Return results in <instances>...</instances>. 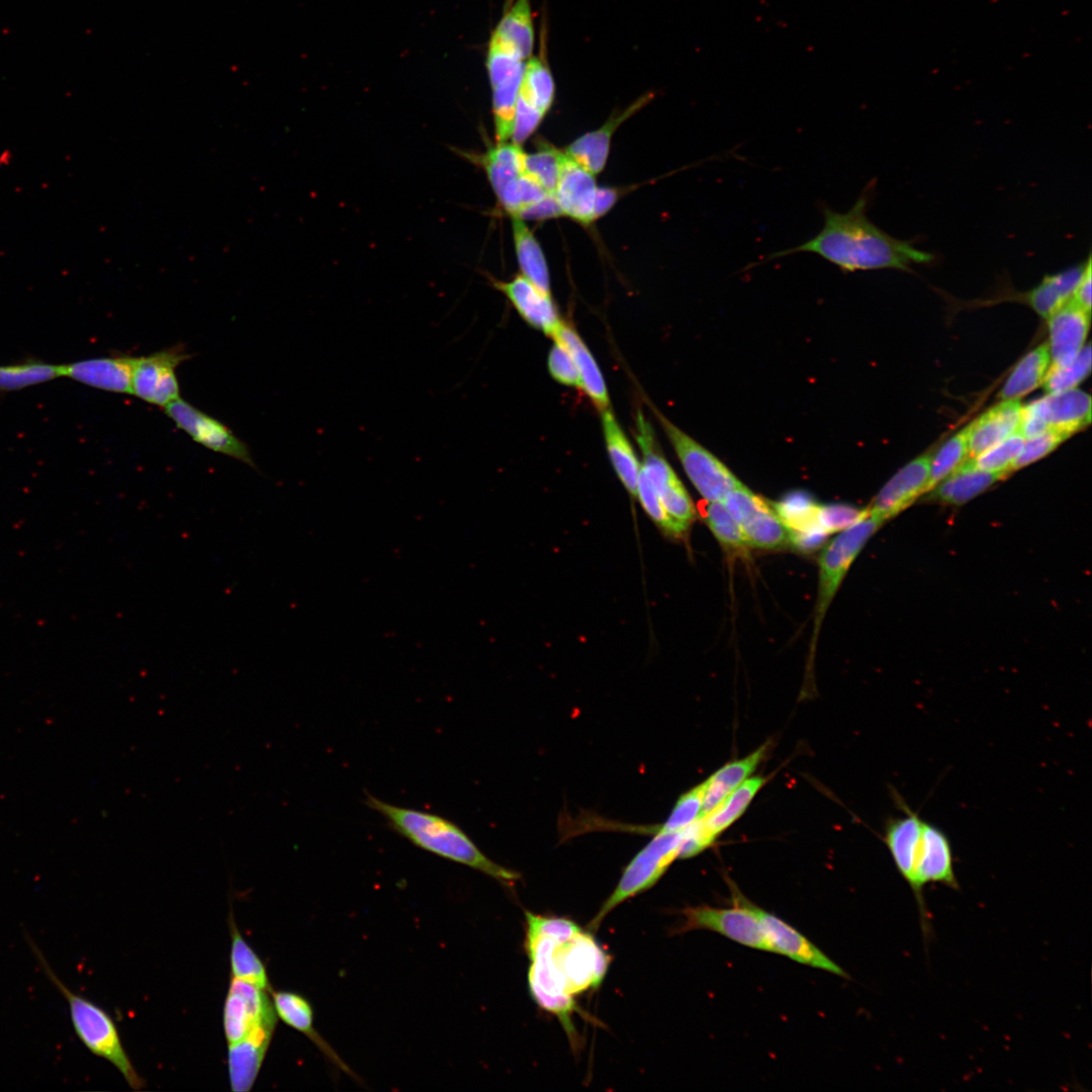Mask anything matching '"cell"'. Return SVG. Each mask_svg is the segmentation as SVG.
Masks as SVG:
<instances>
[{
  "instance_id": "30bf717a",
  "label": "cell",
  "mask_w": 1092,
  "mask_h": 1092,
  "mask_svg": "<svg viewBox=\"0 0 1092 1092\" xmlns=\"http://www.w3.org/2000/svg\"><path fill=\"white\" fill-rule=\"evenodd\" d=\"M481 167L503 209L511 216L524 210L525 156L514 143H496L479 154L460 152Z\"/></svg>"
},
{
  "instance_id": "d4e9b609",
  "label": "cell",
  "mask_w": 1092,
  "mask_h": 1092,
  "mask_svg": "<svg viewBox=\"0 0 1092 1092\" xmlns=\"http://www.w3.org/2000/svg\"><path fill=\"white\" fill-rule=\"evenodd\" d=\"M274 1030V1025L259 1026L241 1040L229 1043L228 1068L232 1091L248 1092L252 1089Z\"/></svg>"
},
{
  "instance_id": "f546056e",
  "label": "cell",
  "mask_w": 1092,
  "mask_h": 1092,
  "mask_svg": "<svg viewBox=\"0 0 1092 1092\" xmlns=\"http://www.w3.org/2000/svg\"><path fill=\"white\" fill-rule=\"evenodd\" d=\"M270 995L277 1017L306 1035L335 1065L345 1072H350L313 1027V1011L306 998L290 991L271 990Z\"/></svg>"
},
{
  "instance_id": "8d00e7d4",
  "label": "cell",
  "mask_w": 1092,
  "mask_h": 1092,
  "mask_svg": "<svg viewBox=\"0 0 1092 1092\" xmlns=\"http://www.w3.org/2000/svg\"><path fill=\"white\" fill-rule=\"evenodd\" d=\"M493 31L514 43L525 58L529 59L533 53L535 39L530 0L512 2Z\"/></svg>"
},
{
  "instance_id": "f907efd6",
  "label": "cell",
  "mask_w": 1092,
  "mask_h": 1092,
  "mask_svg": "<svg viewBox=\"0 0 1092 1092\" xmlns=\"http://www.w3.org/2000/svg\"><path fill=\"white\" fill-rule=\"evenodd\" d=\"M1091 254L1087 256V262L1083 274L1074 290L1072 300L1082 309L1091 313Z\"/></svg>"
},
{
  "instance_id": "c3c4849f",
  "label": "cell",
  "mask_w": 1092,
  "mask_h": 1092,
  "mask_svg": "<svg viewBox=\"0 0 1092 1092\" xmlns=\"http://www.w3.org/2000/svg\"><path fill=\"white\" fill-rule=\"evenodd\" d=\"M547 364L549 373L557 382L567 386H580L575 362L568 349L559 341L554 340Z\"/></svg>"
},
{
  "instance_id": "ba28073f",
  "label": "cell",
  "mask_w": 1092,
  "mask_h": 1092,
  "mask_svg": "<svg viewBox=\"0 0 1092 1092\" xmlns=\"http://www.w3.org/2000/svg\"><path fill=\"white\" fill-rule=\"evenodd\" d=\"M685 472L699 493L708 502H723L742 484L713 453L654 410Z\"/></svg>"
},
{
  "instance_id": "bcb514c9",
  "label": "cell",
  "mask_w": 1092,
  "mask_h": 1092,
  "mask_svg": "<svg viewBox=\"0 0 1092 1092\" xmlns=\"http://www.w3.org/2000/svg\"><path fill=\"white\" fill-rule=\"evenodd\" d=\"M1068 438L1070 436L1065 433L1046 430L1034 437L1025 439L1022 449L1011 465V471L1020 469L1046 456Z\"/></svg>"
},
{
  "instance_id": "e575fe53",
  "label": "cell",
  "mask_w": 1092,
  "mask_h": 1092,
  "mask_svg": "<svg viewBox=\"0 0 1092 1092\" xmlns=\"http://www.w3.org/2000/svg\"><path fill=\"white\" fill-rule=\"evenodd\" d=\"M765 781L764 778L759 776L748 778L712 811L700 816L707 830L715 839L745 812Z\"/></svg>"
},
{
  "instance_id": "52a82bcc",
  "label": "cell",
  "mask_w": 1092,
  "mask_h": 1092,
  "mask_svg": "<svg viewBox=\"0 0 1092 1092\" xmlns=\"http://www.w3.org/2000/svg\"><path fill=\"white\" fill-rule=\"evenodd\" d=\"M679 842L680 831L656 832L653 839L627 864L617 887L589 922L588 928L596 930L619 904L653 887L671 862L678 858Z\"/></svg>"
},
{
  "instance_id": "7dc6e473",
  "label": "cell",
  "mask_w": 1092,
  "mask_h": 1092,
  "mask_svg": "<svg viewBox=\"0 0 1092 1092\" xmlns=\"http://www.w3.org/2000/svg\"><path fill=\"white\" fill-rule=\"evenodd\" d=\"M867 515V509L858 510L843 504L819 505L817 514L819 526L827 535L848 528Z\"/></svg>"
},
{
  "instance_id": "d590c367",
  "label": "cell",
  "mask_w": 1092,
  "mask_h": 1092,
  "mask_svg": "<svg viewBox=\"0 0 1092 1092\" xmlns=\"http://www.w3.org/2000/svg\"><path fill=\"white\" fill-rule=\"evenodd\" d=\"M231 933V973L232 978L253 984L263 990L271 991L266 967L253 947L240 932L233 913L229 919Z\"/></svg>"
},
{
  "instance_id": "4316f807",
  "label": "cell",
  "mask_w": 1092,
  "mask_h": 1092,
  "mask_svg": "<svg viewBox=\"0 0 1092 1092\" xmlns=\"http://www.w3.org/2000/svg\"><path fill=\"white\" fill-rule=\"evenodd\" d=\"M570 352L579 375L580 386L594 405L601 412L609 408L610 399L603 374L586 345L578 334L561 322L551 336Z\"/></svg>"
},
{
  "instance_id": "5bb4252c",
  "label": "cell",
  "mask_w": 1092,
  "mask_h": 1092,
  "mask_svg": "<svg viewBox=\"0 0 1092 1092\" xmlns=\"http://www.w3.org/2000/svg\"><path fill=\"white\" fill-rule=\"evenodd\" d=\"M165 414L195 442L223 455L255 466L248 446L216 419L178 398L166 406Z\"/></svg>"
},
{
  "instance_id": "f1b7e54d",
  "label": "cell",
  "mask_w": 1092,
  "mask_h": 1092,
  "mask_svg": "<svg viewBox=\"0 0 1092 1092\" xmlns=\"http://www.w3.org/2000/svg\"><path fill=\"white\" fill-rule=\"evenodd\" d=\"M1086 262L1087 258L1061 272L1045 275L1035 287L1024 293V300L1035 312L1049 318L1072 298Z\"/></svg>"
},
{
  "instance_id": "60d3db41",
  "label": "cell",
  "mask_w": 1092,
  "mask_h": 1092,
  "mask_svg": "<svg viewBox=\"0 0 1092 1092\" xmlns=\"http://www.w3.org/2000/svg\"><path fill=\"white\" fill-rule=\"evenodd\" d=\"M565 160L564 151L541 143L535 152L526 154L525 172L533 177L547 193L553 194Z\"/></svg>"
},
{
  "instance_id": "4dcf8cb0",
  "label": "cell",
  "mask_w": 1092,
  "mask_h": 1092,
  "mask_svg": "<svg viewBox=\"0 0 1092 1092\" xmlns=\"http://www.w3.org/2000/svg\"><path fill=\"white\" fill-rule=\"evenodd\" d=\"M767 748V743L762 744L747 756L726 763L705 781L703 806L700 816H704L712 811L733 790L747 780L755 770L759 762L764 758Z\"/></svg>"
},
{
  "instance_id": "7c38bea8",
  "label": "cell",
  "mask_w": 1092,
  "mask_h": 1092,
  "mask_svg": "<svg viewBox=\"0 0 1092 1092\" xmlns=\"http://www.w3.org/2000/svg\"><path fill=\"white\" fill-rule=\"evenodd\" d=\"M189 357L179 346L134 357L130 393L148 403L163 407L178 399L180 386L176 369Z\"/></svg>"
},
{
  "instance_id": "7402d4cb",
  "label": "cell",
  "mask_w": 1092,
  "mask_h": 1092,
  "mask_svg": "<svg viewBox=\"0 0 1092 1092\" xmlns=\"http://www.w3.org/2000/svg\"><path fill=\"white\" fill-rule=\"evenodd\" d=\"M653 95L646 93L630 104L623 111L612 114L598 129L588 131L574 140L564 151L566 156L594 175L602 172L606 166L610 145L616 129L635 112L645 106Z\"/></svg>"
},
{
  "instance_id": "9c48e42d",
  "label": "cell",
  "mask_w": 1092,
  "mask_h": 1092,
  "mask_svg": "<svg viewBox=\"0 0 1092 1092\" xmlns=\"http://www.w3.org/2000/svg\"><path fill=\"white\" fill-rule=\"evenodd\" d=\"M931 883L941 884L952 890L960 889L952 846L947 834L923 819L914 877L909 888L916 901L924 938L931 932L930 914L924 896L925 887Z\"/></svg>"
},
{
  "instance_id": "1f68e13d",
  "label": "cell",
  "mask_w": 1092,
  "mask_h": 1092,
  "mask_svg": "<svg viewBox=\"0 0 1092 1092\" xmlns=\"http://www.w3.org/2000/svg\"><path fill=\"white\" fill-rule=\"evenodd\" d=\"M602 413V427L611 463L628 492L636 497L641 464L610 408Z\"/></svg>"
},
{
  "instance_id": "836d02e7",
  "label": "cell",
  "mask_w": 1092,
  "mask_h": 1092,
  "mask_svg": "<svg viewBox=\"0 0 1092 1092\" xmlns=\"http://www.w3.org/2000/svg\"><path fill=\"white\" fill-rule=\"evenodd\" d=\"M1051 365L1048 343L1026 354L1005 381L998 396L1002 400L1019 399L1042 384Z\"/></svg>"
},
{
  "instance_id": "3957f363",
  "label": "cell",
  "mask_w": 1092,
  "mask_h": 1092,
  "mask_svg": "<svg viewBox=\"0 0 1092 1092\" xmlns=\"http://www.w3.org/2000/svg\"><path fill=\"white\" fill-rule=\"evenodd\" d=\"M365 796V805L415 846L469 867L503 884L511 885L520 878L518 872L488 858L454 821L430 811L387 803L368 793Z\"/></svg>"
},
{
  "instance_id": "44dd1931",
  "label": "cell",
  "mask_w": 1092,
  "mask_h": 1092,
  "mask_svg": "<svg viewBox=\"0 0 1092 1092\" xmlns=\"http://www.w3.org/2000/svg\"><path fill=\"white\" fill-rule=\"evenodd\" d=\"M492 286L500 291L530 326L552 336L561 324L551 295L545 294L525 277L517 275L510 281L490 278Z\"/></svg>"
},
{
  "instance_id": "2e32d148",
  "label": "cell",
  "mask_w": 1092,
  "mask_h": 1092,
  "mask_svg": "<svg viewBox=\"0 0 1092 1092\" xmlns=\"http://www.w3.org/2000/svg\"><path fill=\"white\" fill-rule=\"evenodd\" d=\"M932 455L918 456L893 475L867 508L869 514L885 522L926 493Z\"/></svg>"
},
{
  "instance_id": "484cf974",
  "label": "cell",
  "mask_w": 1092,
  "mask_h": 1092,
  "mask_svg": "<svg viewBox=\"0 0 1092 1092\" xmlns=\"http://www.w3.org/2000/svg\"><path fill=\"white\" fill-rule=\"evenodd\" d=\"M1022 405L1002 400L970 423L968 458H974L1018 430Z\"/></svg>"
},
{
  "instance_id": "ffe728a7",
  "label": "cell",
  "mask_w": 1092,
  "mask_h": 1092,
  "mask_svg": "<svg viewBox=\"0 0 1092 1092\" xmlns=\"http://www.w3.org/2000/svg\"><path fill=\"white\" fill-rule=\"evenodd\" d=\"M595 175L566 156L553 192L562 215L588 225L594 220L597 194Z\"/></svg>"
},
{
  "instance_id": "74e56055",
  "label": "cell",
  "mask_w": 1092,
  "mask_h": 1092,
  "mask_svg": "<svg viewBox=\"0 0 1092 1092\" xmlns=\"http://www.w3.org/2000/svg\"><path fill=\"white\" fill-rule=\"evenodd\" d=\"M969 433L970 425L950 437L932 455L926 492L952 473L968 458Z\"/></svg>"
},
{
  "instance_id": "d6986e66",
  "label": "cell",
  "mask_w": 1092,
  "mask_h": 1092,
  "mask_svg": "<svg viewBox=\"0 0 1092 1092\" xmlns=\"http://www.w3.org/2000/svg\"><path fill=\"white\" fill-rule=\"evenodd\" d=\"M893 795L894 801L903 811L904 816L891 817L887 820L884 842L898 873L910 887L918 856L923 819L897 792H893Z\"/></svg>"
},
{
  "instance_id": "f5cc1de1",
  "label": "cell",
  "mask_w": 1092,
  "mask_h": 1092,
  "mask_svg": "<svg viewBox=\"0 0 1092 1092\" xmlns=\"http://www.w3.org/2000/svg\"><path fill=\"white\" fill-rule=\"evenodd\" d=\"M621 191L615 187H598L595 203L596 219L605 215L615 205Z\"/></svg>"
},
{
  "instance_id": "277c9868",
  "label": "cell",
  "mask_w": 1092,
  "mask_h": 1092,
  "mask_svg": "<svg viewBox=\"0 0 1092 1092\" xmlns=\"http://www.w3.org/2000/svg\"><path fill=\"white\" fill-rule=\"evenodd\" d=\"M28 942L41 970L66 999L74 1031L84 1046L113 1065L131 1089L140 1090L145 1087V1081L135 1071L116 1024L108 1012L70 990L55 974L37 945L31 939H28Z\"/></svg>"
},
{
  "instance_id": "4fadbf2b",
  "label": "cell",
  "mask_w": 1092,
  "mask_h": 1092,
  "mask_svg": "<svg viewBox=\"0 0 1092 1092\" xmlns=\"http://www.w3.org/2000/svg\"><path fill=\"white\" fill-rule=\"evenodd\" d=\"M277 1023V1014L269 991L232 978L222 1013L228 1043L244 1038L253 1029Z\"/></svg>"
},
{
  "instance_id": "f35d334b",
  "label": "cell",
  "mask_w": 1092,
  "mask_h": 1092,
  "mask_svg": "<svg viewBox=\"0 0 1092 1092\" xmlns=\"http://www.w3.org/2000/svg\"><path fill=\"white\" fill-rule=\"evenodd\" d=\"M63 377L61 365L29 361L0 366V390L14 391Z\"/></svg>"
},
{
  "instance_id": "ac0fdd59",
  "label": "cell",
  "mask_w": 1092,
  "mask_h": 1092,
  "mask_svg": "<svg viewBox=\"0 0 1092 1092\" xmlns=\"http://www.w3.org/2000/svg\"><path fill=\"white\" fill-rule=\"evenodd\" d=\"M544 49L526 62L518 92L515 120L527 128L540 125L555 98V83Z\"/></svg>"
},
{
  "instance_id": "681fc988",
  "label": "cell",
  "mask_w": 1092,
  "mask_h": 1092,
  "mask_svg": "<svg viewBox=\"0 0 1092 1092\" xmlns=\"http://www.w3.org/2000/svg\"><path fill=\"white\" fill-rule=\"evenodd\" d=\"M715 838L707 830L702 817L680 831L678 858L693 857L710 847Z\"/></svg>"
},
{
  "instance_id": "5b68a950",
  "label": "cell",
  "mask_w": 1092,
  "mask_h": 1092,
  "mask_svg": "<svg viewBox=\"0 0 1092 1092\" xmlns=\"http://www.w3.org/2000/svg\"><path fill=\"white\" fill-rule=\"evenodd\" d=\"M731 894L732 905L728 907L702 905L682 909L681 924L675 932L709 930L741 945L769 951L758 915V906L746 899L734 886Z\"/></svg>"
},
{
  "instance_id": "816d5d0a",
  "label": "cell",
  "mask_w": 1092,
  "mask_h": 1092,
  "mask_svg": "<svg viewBox=\"0 0 1092 1092\" xmlns=\"http://www.w3.org/2000/svg\"><path fill=\"white\" fill-rule=\"evenodd\" d=\"M562 213L553 195H548L540 202L526 209L519 216L522 219H548L561 216Z\"/></svg>"
},
{
  "instance_id": "603a6c76",
  "label": "cell",
  "mask_w": 1092,
  "mask_h": 1092,
  "mask_svg": "<svg viewBox=\"0 0 1092 1092\" xmlns=\"http://www.w3.org/2000/svg\"><path fill=\"white\" fill-rule=\"evenodd\" d=\"M133 361L128 355L80 360L62 364V376L97 389L130 393Z\"/></svg>"
},
{
  "instance_id": "e0dca14e",
  "label": "cell",
  "mask_w": 1092,
  "mask_h": 1092,
  "mask_svg": "<svg viewBox=\"0 0 1092 1092\" xmlns=\"http://www.w3.org/2000/svg\"><path fill=\"white\" fill-rule=\"evenodd\" d=\"M1022 412L1035 420L1043 431L1055 430L1070 437L1091 422V398L1086 392L1073 388L1049 393L1025 406Z\"/></svg>"
},
{
  "instance_id": "8992f818",
  "label": "cell",
  "mask_w": 1092,
  "mask_h": 1092,
  "mask_svg": "<svg viewBox=\"0 0 1092 1092\" xmlns=\"http://www.w3.org/2000/svg\"><path fill=\"white\" fill-rule=\"evenodd\" d=\"M883 524L882 520L868 512L867 516L840 531L823 548L819 556L818 594L811 648H814L824 615L849 566Z\"/></svg>"
},
{
  "instance_id": "9a60e30c",
  "label": "cell",
  "mask_w": 1092,
  "mask_h": 1092,
  "mask_svg": "<svg viewBox=\"0 0 1092 1092\" xmlns=\"http://www.w3.org/2000/svg\"><path fill=\"white\" fill-rule=\"evenodd\" d=\"M762 930L770 952L833 975L848 978L845 971L809 938L780 917L758 907Z\"/></svg>"
},
{
  "instance_id": "ab89813d",
  "label": "cell",
  "mask_w": 1092,
  "mask_h": 1092,
  "mask_svg": "<svg viewBox=\"0 0 1092 1092\" xmlns=\"http://www.w3.org/2000/svg\"><path fill=\"white\" fill-rule=\"evenodd\" d=\"M704 520L720 544L730 553L743 554L749 547L740 527L723 502L709 503Z\"/></svg>"
},
{
  "instance_id": "d6a6232c",
  "label": "cell",
  "mask_w": 1092,
  "mask_h": 1092,
  "mask_svg": "<svg viewBox=\"0 0 1092 1092\" xmlns=\"http://www.w3.org/2000/svg\"><path fill=\"white\" fill-rule=\"evenodd\" d=\"M514 245L523 277L545 294H550L549 271L539 242L521 217H511Z\"/></svg>"
},
{
  "instance_id": "7a4b0ae2",
  "label": "cell",
  "mask_w": 1092,
  "mask_h": 1092,
  "mask_svg": "<svg viewBox=\"0 0 1092 1092\" xmlns=\"http://www.w3.org/2000/svg\"><path fill=\"white\" fill-rule=\"evenodd\" d=\"M872 186H867L854 204L838 212L821 206L822 229L796 247L774 252L764 261L796 253H813L844 272L894 269L911 271L915 264H928L933 255L884 232L868 216Z\"/></svg>"
},
{
  "instance_id": "8fae6325",
  "label": "cell",
  "mask_w": 1092,
  "mask_h": 1092,
  "mask_svg": "<svg viewBox=\"0 0 1092 1092\" xmlns=\"http://www.w3.org/2000/svg\"><path fill=\"white\" fill-rule=\"evenodd\" d=\"M723 503L740 527L749 547L778 550L790 546V532L771 503L743 483L731 490Z\"/></svg>"
},
{
  "instance_id": "6da1fadb",
  "label": "cell",
  "mask_w": 1092,
  "mask_h": 1092,
  "mask_svg": "<svg viewBox=\"0 0 1092 1092\" xmlns=\"http://www.w3.org/2000/svg\"><path fill=\"white\" fill-rule=\"evenodd\" d=\"M525 949L531 962L528 982L535 1002L556 1015L575 1045L574 996L597 988L606 976L609 957L589 932L560 917L525 913Z\"/></svg>"
},
{
  "instance_id": "f6af8a7d",
  "label": "cell",
  "mask_w": 1092,
  "mask_h": 1092,
  "mask_svg": "<svg viewBox=\"0 0 1092 1092\" xmlns=\"http://www.w3.org/2000/svg\"><path fill=\"white\" fill-rule=\"evenodd\" d=\"M705 784L702 783L684 793L676 801L666 821L656 826V832H678L700 817ZM655 832V833H656Z\"/></svg>"
},
{
  "instance_id": "83f0119b",
  "label": "cell",
  "mask_w": 1092,
  "mask_h": 1092,
  "mask_svg": "<svg viewBox=\"0 0 1092 1092\" xmlns=\"http://www.w3.org/2000/svg\"><path fill=\"white\" fill-rule=\"evenodd\" d=\"M1005 476L980 470L967 458L952 473L929 490V498L946 505H963Z\"/></svg>"
},
{
  "instance_id": "7bdbcfd3",
  "label": "cell",
  "mask_w": 1092,
  "mask_h": 1092,
  "mask_svg": "<svg viewBox=\"0 0 1092 1092\" xmlns=\"http://www.w3.org/2000/svg\"><path fill=\"white\" fill-rule=\"evenodd\" d=\"M1025 438L1019 430L1005 440L987 449L974 458H968L972 465L980 470L1008 475L1011 465L1019 454Z\"/></svg>"
},
{
  "instance_id": "ee69618b",
  "label": "cell",
  "mask_w": 1092,
  "mask_h": 1092,
  "mask_svg": "<svg viewBox=\"0 0 1092 1092\" xmlns=\"http://www.w3.org/2000/svg\"><path fill=\"white\" fill-rule=\"evenodd\" d=\"M636 496L650 519L665 535L680 538L687 533L668 516L653 484L642 468L637 482Z\"/></svg>"
},
{
  "instance_id": "cb8c5ba5",
  "label": "cell",
  "mask_w": 1092,
  "mask_h": 1092,
  "mask_svg": "<svg viewBox=\"0 0 1092 1092\" xmlns=\"http://www.w3.org/2000/svg\"><path fill=\"white\" fill-rule=\"evenodd\" d=\"M1090 312L1070 299L1048 320L1051 365L1071 363L1084 346L1090 327Z\"/></svg>"
},
{
  "instance_id": "b9f144b4",
  "label": "cell",
  "mask_w": 1092,
  "mask_h": 1092,
  "mask_svg": "<svg viewBox=\"0 0 1092 1092\" xmlns=\"http://www.w3.org/2000/svg\"><path fill=\"white\" fill-rule=\"evenodd\" d=\"M1091 346H1083L1076 358L1065 366H1053L1046 372L1042 385L1046 392L1058 393L1076 388L1090 373Z\"/></svg>"
}]
</instances>
